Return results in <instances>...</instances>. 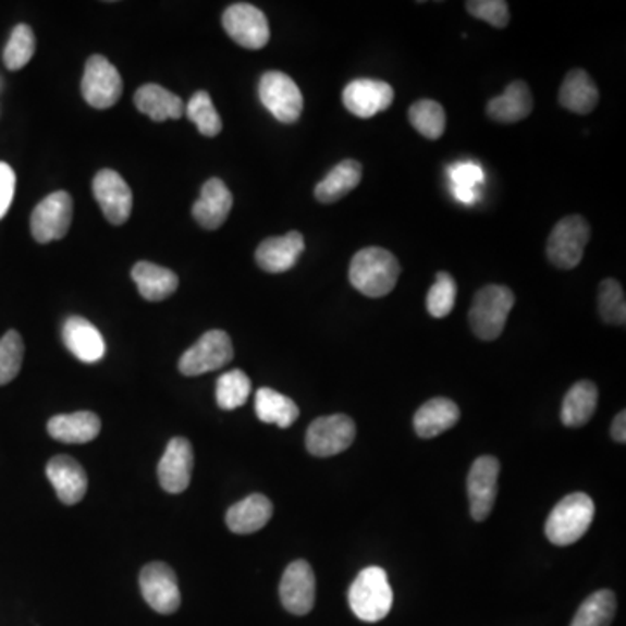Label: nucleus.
<instances>
[{
  "instance_id": "f257e3e1",
  "label": "nucleus",
  "mask_w": 626,
  "mask_h": 626,
  "mask_svg": "<svg viewBox=\"0 0 626 626\" xmlns=\"http://www.w3.org/2000/svg\"><path fill=\"white\" fill-rule=\"evenodd\" d=\"M352 285L369 298H383L392 293L401 277L397 258L383 247H366L352 258Z\"/></svg>"
},
{
  "instance_id": "f03ea898",
  "label": "nucleus",
  "mask_w": 626,
  "mask_h": 626,
  "mask_svg": "<svg viewBox=\"0 0 626 626\" xmlns=\"http://www.w3.org/2000/svg\"><path fill=\"white\" fill-rule=\"evenodd\" d=\"M596 517V503L585 493L567 494L547 518L544 532L550 543L567 547L587 535Z\"/></svg>"
},
{
  "instance_id": "7ed1b4c3",
  "label": "nucleus",
  "mask_w": 626,
  "mask_h": 626,
  "mask_svg": "<svg viewBox=\"0 0 626 626\" xmlns=\"http://www.w3.org/2000/svg\"><path fill=\"white\" fill-rule=\"evenodd\" d=\"M348 602L352 613L360 622L376 623L386 618L393 605V592L386 570L376 566L360 570L352 584Z\"/></svg>"
},
{
  "instance_id": "20e7f679",
  "label": "nucleus",
  "mask_w": 626,
  "mask_h": 626,
  "mask_svg": "<svg viewBox=\"0 0 626 626\" xmlns=\"http://www.w3.org/2000/svg\"><path fill=\"white\" fill-rule=\"evenodd\" d=\"M515 305L514 291L506 285L491 284L477 291L471 303V331L484 342H494L503 333L510 311Z\"/></svg>"
},
{
  "instance_id": "39448f33",
  "label": "nucleus",
  "mask_w": 626,
  "mask_h": 626,
  "mask_svg": "<svg viewBox=\"0 0 626 626\" xmlns=\"http://www.w3.org/2000/svg\"><path fill=\"white\" fill-rule=\"evenodd\" d=\"M592 230L588 221L579 214L562 218L557 225L553 226L547 243V256L553 267L561 270H573L584 259L587 244L590 243Z\"/></svg>"
},
{
  "instance_id": "423d86ee",
  "label": "nucleus",
  "mask_w": 626,
  "mask_h": 626,
  "mask_svg": "<svg viewBox=\"0 0 626 626\" xmlns=\"http://www.w3.org/2000/svg\"><path fill=\"white\" fill-rule=\"evenodd\" d=\"M234 359V345L229 334L212 329L182 355L177 368L185 376H200L225 368Z\"/></svg>"
},
{
  "instance_id": "0eeeda50",
  "label": "nucleus",
  "mask_w": 626,
  "mask_h": 626,
  "mask_svg": "<svg viewBox=\"0 0 626 626\" xmlns=\"http://www.w3.org/2000/svg\"><path fill=\"white\" fill-rule=\"evenodd\" d=\"M259 100L282 124H294L302 118L303 95L293 78L282 72H267L259 78Z\"/></svg>"
},
{
  "instance_id": "6e6552de",
  "label": "nucleus",
  "mask_w": 626,
  "mask_h": 626,
  "mask_svg": "<svg viewBox=\"0 0 626 626\" xmlns=\"http://www.w3.org/2000/svg\"><path fill=\"white\" fill-rule=\"evenodd\" d=\"M74 217V202L69 192H54L37 204L32 212V235L39 244L60 241L69 234Z\"/></svg>"
},
{
  "instance_id": "1a4fd4ad",
  "label": "nucleus",
  "mask_w": 626,
  "mask_h": 626,
  "mask_svg": "<svg viewBox=\"0 0 626 626\" xmlns=\"http://www.w3.org/2000/svg\"><path fill=\"white\" fill-rule=\"evenodd\" d=\"M357 428L346 415L317 418L307 430V450L317 458H331L354 444Z\"/></svg>"
},
{
  "instance_id": "9d476101",
  "label": "nucleus",
  "mask_w": 626,
  "mask_h": 626,
  "mask_svg": "<svg viewBox=\"0 0 626 626\" xmlns=\"http://www.w3.org/2000/svg\"><path fill=\"white\" fill-rule=\"evenodd\" d=\"M81 89L93 109L107 110L121 100L124 86L119 70L107 58L95 54L87 60Z\"/></svg>"
},
{
  "instance_id": "9b49d317",
  "label": "nucleus",
  "mask_w": 626,
  "mask_h": 626,
  "mask_svg": "<svg viewBox=\"0 0 626 626\" xmlns=\"http://www.w3.org/2000/svg\"><path fill=\"white\" fill-rule=\"evenodd\" d=\"M143 599L160 614H173L182 605L176 573L164 562H151L139 573Z\"/></svg>"
},
{
  "instance_id": "f8f14e48",
  "label": "nucleus",
  "mask_w": 626,
  "mask_h": 626,
  "mask_svg": "<svg viewBox=\"0 0 626 626\" xmlns=\"http://www.w3.org/2000/svg\"><path fill=\"white\" fill-rule=\"evenodd\" d=\"M223 28L238 46L246 49H263L270 40V26L261 9L238 2L223 13Z\"/></svg>"
},
{
  "instance_id": "ddd939ff",
  "label": "nucleus",
  "mask_w": 626,
  "mask_h": 626,
  "mask_svg": "<svg viewBox=\"0 0 626 626\" xmlns=\"http://www.w3.org/2000/svg\"><path fill=\"white\" fill-rule=\"evenodd\" d=\"M500 462L494 456H480L471 465L467 488L471 517L482 523L493 512L498 496Z\"/></svg>"
},
{
  "instance_id": "4468645a",
  "label": "nucleus",
  "mask_w": 626,
  "mask_h": 626,
  "mask_svg": "<svg viewBox=\"0 0 626 626\" xmlns=\"http://www.w3.org/2000/svg\"><path fill=\"white\" fill-rule=\"evenodd\" d=\"M96 202L112 225H124L133 211V192L121 174L103 169L93 182Z\"/></svg>"
},
{
  "instance_id": "2eb2a0df",
  "label": "nucleus",
  "mask_w": 626,
  "mask_h": 626,
  "mask_svg": "<svg viewBox=\"0 0 626 626\" xmlns=\"http://www.w3.org/2000/svg\"><path fill=\"white\" fill-rule=\"evenodd\" d=\"M281 602L285 610L296 616H305L316 604V575L307 561L291 562L282 575Z\"/></svg>"
},
{
  "instance_id": "dca6fc26",
  "label": "nucleus",
  "mask_w": 626,
  "mask_h": 626,
  "mask_svg": "<svg viewBox=\"0 0 626 626\" xmlns=\"http://www.w3.org/2000/svg\"><path fill=\"white\" fill-rule=\"evenodd\" d=\"M194 471V447L185 437H174L169 441L157 474L165 493L180 494L191 486Z\"/></svg>"
},
{
  "instance_id": "f3484780",
  "label": "nucleus",
  "mask_w": 626,
  "mask_h": 626,
  "mask_svg": "<svg viewBox=\"0 0 626 626\" xmlns=\"http://www.w3.org/2000/svg\"><path fill=\"white\" fill-rule=\"evenodd\" d=\"M393 103V87L383 81L357 78L343 91V105L355 118L371 119Z\"/></svg>"
},
{
  "instance_id": "a211bd4d",
  "label": "nucleus",
  "mask_w": 626,
  "mask_h": 626,
  "mask_svg": "<svg viewBox=\"0 0 626 626\" xmlns=\"http://www.w3.org/2000/svg\"><path fill=\"white\" fill-rule=\"evenodd\" d=\"M305 250V238L299 232H290L282 237L265 238L256 249V263L268 273H284L298 263Z\"/></svg>"
},
{
  "instance_id": "6ab92c4d",
  "label": "nucleus",
  "mask_w": 626,
  "mask_h": 626,
  "mask_svg": "<svg viewBox=\"0 0 626 626\" xmlns=\"http://www.w3.org/2000/svg\"><path fill=\"white\" fill-rule=\"evenodd\" d=\"M46 474L61 503L77 505L78 501L86 496L87 474L77 459L57 456L48 463Z\"/></svg>"
},
{
  "instance_id": "aec40b11",
  "label": "nucleus",
  "mask_w": 626,
  "mask_h": 626,
  "mask_svg": "<svg viewBox=\"0 0 626 626\" xmlns=\"http://www.w3.org/2000/svg\"><path fill=\"white\" fill-rule=\"evenodd\" d=\"M234 206V197L220 177H211L204 183L200 199L194 204L192 214L200 226L208 230L220 229Z\"/></svg>"
},
{
  "instance_id": "412c9836",
  "label": "nucleus",
  "mask_w": 626,
  "mask_h": 626,
  "mask_svg": "<svg viewBox=\"0 0 626 626\" xmlns=\"http://www.w3.org/2000/svg\"><path fill=\"white\" fill-rule=\"evenodd\" d=\"M63 342L70 354L86 364L103 359L105 340L100 331L83 317H69L63 326Z\"/></svg>"
},
{
  "instance_id": "4be33fe9",
  "label": "nucleus",
  "mask_w": 626,
  "mask_h": 626,
  "mask_svg": "<svg viewBox=\"0 0 626 626\" xmlns=\"http://www.w3.org/2000/svg\"><path fill=\"white\" fill-rule=\"evenodd\" d=\"M49 435L63 444H87L101 432V419L91 410H77L72 415H58L49 419Z\"/></svg>"
},
{
  "instance_id": "5701e85b",
  "label": "nucleus",
  "mask_w": 626,
  "mask_h": 626,
  "mask_svg": "<svg viewBox=\"0 0 626 626\" xmlns=\"http://www.w3.org/2000/svg\"><path fill=\"white\" fill-rule=\"evenodd\" d=\"M273 515L272 501L263 494H250L230 506L226 512V526L235 535H253L263 529Z\"/></svg>"
},
{
  "instance_id": "b1692460",
  "label": "nucleus",
  "mask_w": 626,
  "mask_h": 626,
  "mask_svg": "<svg viewBox=\"0 0 626 626\" xmlns=\"http://www.w3.org/2000/svg\"><path fill=\"white\" fill-rule=\"evenodd\" d=\"M535 107L531 89L523 81H514L505 93L488 103L489 119L501 124H515L529 118Z\"/></svg>"
},
{
  "instance_id": "393cba45",
  "label": "nucleus",
  "mask_w": 626,
  "mask_h": 626,
  "mask_svg": "<svg viewBox=\"0 0 626 626\" xmlns=\"http://www.w3.org/2000/svg\"><path fill=\"white\" fill-rule=\"evenodd\" d=\"M134 105L139 112L145 113L154 122H164L169 119H182L185 103L180 96L168 91L159 84H145L134 95Z\"/></svg>"
},
{
  "instance_id": "a878e982",
  "label": "nucleus",
  "mask_w": 626,
  "mask_h": 626,
  "mask_svg": "<svg viewBox=\"0 0 626 626\" xmlns=\"http://www.w3.org/2000/svg\"><path fill=\"white\" fill-rule=\"evenodd\" d=\"M459 407L445 397L430 398L416 410L415 430L421 439H433L459 421Z\"/></svg>"
},
{
  "instance_id": "bb28decb",
  "label": "nucleus",
  "mask_w": 626,
  "mask_h": 626,
  "mask_svg": "<svg viewBox=\"0 0 626 626\" xmlns=\"http://www.w3.org/2000/svg\"><path fill=\"white\" fill-rule=\"evenodd\" d=\"M601 96L592 77L581 69L570 70L559 91V103L570 112L587 115L593 112Z\"/></svg>"
},
{
  "instance_id": "cd10ccee",
  "label": "nucleus",
  "mask_w": 626,
  "mask_h": 626,
  "mask_svg": "<svg viewBox=\"0 0 626 626\" xmlns=\"http://www.w3.org/2000/svg\"><path fill=\"white\" fill-rule=\"evenodd\" d=\"M131 277L147 302H164L171 294L176 293L180 285V279L173 270L150 261L134 265Z\"/></svg>"
},
{
  "instance_id": "c85d7f7f",
  "label": "nucleus",
  "mask_w": 626,
  "mask_h": 626,
  "mask_svg": "<svg viewBox=\"0 0 626 626\" xmlns=\"http://www.w3.org/2000/svg\"><path fill=\"white\" fill-rule=\"evenodd\" d=\"M360 182H363V164L354 159L342 160L316 186V199L322 204L337 202L354 192Z\"/></svg>"
},
{
  "instance_id": "c756f323",
  "label": "nucleus",
  "mask_w": 626,
  "mask_h": 626,
  "mask_svg": "<svg viewBox=\"0 0 626 626\" xmlns=\"http://www.w3.org/2000/svg\"><path fill=\"white\" fill-rule=\"evenodd\" d=\"M599 402V390L592 381H578L570 386L562 402V424L569 428H581L593 418Z\"/></svg>"
},
{
  "instance_id": "7c9ffc66",
  "label": "nucleus",
  "mask_w": 626,
  "mask_h": 626,
  "mask_svg": "<svg viewBox=\"0 0 626 626\" xmlns=\"http://www.w3.org/2000/svg\"><path fill=\"white\" fill-rule=\"evenodd\" d=\"M255 409L259 421L279 428H290L299 416V407L294 401L272 389H259L256 392Z\"/></svg>"
},
{
  "instance_id": "2f4dec72",
  "label": "nucleus",
  "mask_w": 626,
  "mask_h": 626,
  "mask_svg": "<svg viewBox=\"0 0 626 626\" xmlns=\"http://www.w3.org/2000/svg\"><path fill=\"white\" fill-rule=\"evenodd\" d=\"M451 180V192L454 199L465 206H471L479 200V185L484 183V169L480 168L477 162L463 160L447 169Z\"/></svg>"
},
{
  "instance_id": "473e14b6",
  "label": "nucleus",
  "mask_w": 626,
  "mask_h": 626,
  "mask_svg": "<svg viewBox=\"0 0 626 626\" xmlns=\"http://www.w3.org/2000/svg\"><path fill=\"white\" fill-rule=\"evenodd\" d=\"M616 614V597L611 590H599L579 605L570 626H610Z\"/></svg>"
},
{
  "instance_id": "72a5a7b5",
  "label": "nucleus",
  "mask_w": 626,
  "mask_h": 626,
  "mask_svg": "<svg viewBox=\"0 0 626 626\" xmlns=\"http://www.w3.org/2000/svg\"><path fill=\"white\" fill-rule=\"evenodd\" d=\"M409 122L424 138L439 139L445 131V112L437 101L419 100L410 105Z\"/></svg>"
},
{
  "instance_id": "f704fd0d",
  "label": "nucleus",
  "mask_w": 626,
  "mask_h": 626,
  "mask_svg": "<svg viewBox=\"0 0 626 626\" xmlns=\"http://www.w3.org/2000/svg\"><path fill=\"white\" fill-rule=\"evenodd\" d=\"M250 395V380L241 369L225 372L217 383V402L223 410H234L246 404Z\"/></svg>"
},
{
  "instance_id": "c9c22d12",
  "label": "nucleus",
  "mask_w": 626,
  "mask_h": 626,
  "mask_svg": "<svg viewBox=\"0 0 626 626\" xmlns=\"http://www.w3.org/2000/svg\"><path fill=\"white\" fill-rule=\"evenodd\" d=\"M186 118L208 138H214L223 130L220 113L214 109L211 96L206 91H197L192 96V100L186 105Z\"/></svg>"
},
{
  "instance_id": "e433bc0d",
  "label": "nucleus",
  "mask_w": 626,
  "mask_h": 626,
  "mask_svg": "<svg viewBox=\"0 0 626 626\" xmlns=\"http://www.w3.org/2000/svg\"><path fill=\"white\" fill-rule=\"evenodd\" d=\"M599 314L607 324L625 326L626 298L623 285L614 279H605L599 285Z\"/></svg>"
},
{
  "instance_id": "4c0bfd02",
  "label": "nucleus",
  "mask_w": 626,
  "mask_h": 626,
  "mask_svg": "<svg viewBox=\"0 0 626 626\" xmlns=\"http://www.w3.org/2000/svg\"><path fill=\"white\" fill-rule=\"evenodd\" d=\"M35 35L30 26H14L13 34L9 37L4 49V65L8 70H22L34 58Z\"/></svg>"
},
{
  "instance_id": "58836bf2",
  "label": "nucleus",
  "mask_w": 626,
  "mask_h": 626,
  "mask_svg": "<svg viewBox=\"0 0 626 626\" xmlns=\"http://www.w3.org/2000/svg\"><path fill=\"white\" fill-rule=\"evenodd\" d=\"M23 345L22 334L17 331H8L0 337V386L11 383V381L22 371Z\"/></svg>"
},
{
  "instance_id": "ea45409f",
  "label": "nucleus",
  "mask_w": 626,
  "mask_h": 626,
  "mask_svg": "<svg viewBox=\"0 0 626 626\" xmlns=\"http://www.w3.org/2000/svg\"><path fill=\"white\" fill-rule=\"evenodd\" d=\"M456 281L447 272H439L435 277V284L430 287L427 294V308L430 316L435 319H444L453 311L456 303Z\"/></svg>"
},
{
  "instance_id": "a19ab883",
  "label": "nucleus",
  "mask_w": 626,
  "mask_h": 626,
  "mask_svg": "<svg viewBox=\"0 0 626 626\" xmlns=\"http://www.w3.org/2000/svg\"><path fill=\"white\" fill-rule=\"evenodd\" d=\"M465 8L471 16L479 17L494 28L508 26L510 9L505 0H470Z\"/></svg>"
},
{
  "instance_id": "79ce46f5",
  "label": "nucleus",
  "mask_w": 626,
  "mask_h": 626,
  "mask_svg": "<svg viewBox=\"0 0 626 626\" xmlns=\"http://www.w3.org/2000/svg\"><path fill=\"white\" fill-rule=\"evenodd\" d=\"M14 188H16V174L13 168L0 162V220L8 214L13 202Z\"/></svg>"
},
{
  "instance_id": "37998d69",
  "label": "nucleus",
  "mask_w": 626,
  "mask_h": 626,
  "mask_svg": "<svg viewBox=\"0 0 626 626\" xmlns=\"http://www.w3.org/2000/svg\"><path fill=\"white\" fill-rule=\"evenodd\" d=\"M611 435H613L614 441L618 444H625L626 442V415L625 410H622L616 418H614L613 427H611Z\"/></svg>"
}]
</instances>
